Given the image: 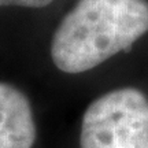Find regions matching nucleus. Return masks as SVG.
<instances>
[{
    "instance_id": "f257e3e1",
    "label": "nucleus",
    "mask_w": 148,
    "mask_h": 148,
    "mask_svg": "<svg viewBox=\"0 0 148 148\" xmlns=\"http://www.w3.org/2000/svg\"><path fill=\"white\" fill-rule=\"evenodd\" d=\"M147 32L144 0H78L53 33L51 58L63 73H84L132 47Z\"/></svg>"
},
{
    "instance_id": "f03ea898",
    "label": "nucleus",
    "mask_w": 148,
    "mask_h": 148,
    "mask_svg": "<svg viewBox=\"0 0 148 148\" xmlns=\"http://www.w3.org/2000/svg\"><path fill=\"white\" fill-rule=\"evenodd\" d=\"M79 148H148V97L136 88H119L85 110Z\"/></svg>"
},
{
    "instance_id": "7ed1b4c3",
    "label": "nucleus",
    "mask_w": 148,
    "mask_h": 148,
    "mask_svg": "<svg viewBox=\"0 0 148 148\" xmlns=\"http://www.w3.org/2000/svg\"><path fill=\"white\" fill-rule=\"evenodd\" d=\"M36 122L26 95L7 82H0V148H33Z\"/></svg>"
},
{
    "instance_id": "20e7f679",
    "label": "nucleus",
    "mask_w": 148,
    "mask_h": 148,
    "mask_svg": "<svg viewBox=\"0 0 148 148\" xmlns=\"http://www.w3.org/2000/svg\"><path fill=\"white\" fill-rule=\"evenodd\" d=\"M53 0H0V7H26V8H42L52 3Z\"/></svg>"
}]
</instances>
